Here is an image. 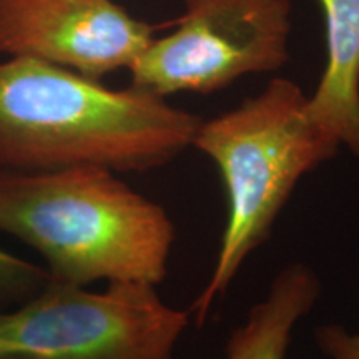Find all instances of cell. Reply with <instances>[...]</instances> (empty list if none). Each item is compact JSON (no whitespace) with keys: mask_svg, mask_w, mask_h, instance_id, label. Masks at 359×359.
Here are the masks:
<instances>
[{"mask_svg":"<svg viewBox=\"0 0 359 359\" xmlns=\"http://www.w3.org/2000/svg\"><path fill=\"white\" fill-rule=\"evenodd\" d=\"M200 123L135 87L114 90L34 58L0 62V173L147 172L190 147Z\"/></svg>","mask_w":359,"mask_h":359,"instance_id":"cell-1","label":"cell"},{"mask_svg":"<svg viewBox=\"0 0 359 359\" xmlns=\"http://www.w3.org/2000/svg\"><path fill=\"white\" fill-rule=\"evenodd\" d=\"M0 233L47 263L48 280L158 285L175 228L167 212L102 167L0 173Z\"/></svg>","mask_w":359,"mask_h":359,"instance_id":"cell-2","label":"cell"},{"mask_svg":"<svg viewBox=\"0 0 359 359\" xmlns=\"http://www.w3.org/2000/svg\"><path fill=\"white\" fill-rule=\"evenodd\" d=\"M308 97L294 82L275 79L262 93L226 114L201 122L191 145L208 155L226 191V226L213 273L191 311L203 325L304 173L338 154L314 127Z\"/></svg>","mask_w":359,"mask_h":359,"instance_id":"cell-3","label":"cell"},{"mask_svg":"<svg viewBox=\"0 0 359 359\" xmlns=\"http://www.w3.org/2000/svg\"><path fill=\"white\" fill-rule=\"evenodd\" d=\"M188 313L155 285L109 283L103 291L48 280L0 311V359H173Z\"/></svg>","mask_w":359,"mask_h":359,"instance_id":"cell-4","label":"cell"},{"mask_svg":"<svg viewBox=\"0 0 359 359\" xmlns=\"http://www.w3.org/2000/svg\"><path fill=\"white\" fill-rule=\"evenodd\" d=\"M170 35L154 39L130 67L132 87L165 98L212 93L246 74L288 60L290 0H183Z\"/></svg>","mask_w":359,"mask_h":359,"instance_id":"cell-5","label":"cell"},{"mask_svg":"<svg viewBox=\"0 0 359 359\" xmlns=\"http://www.w3.org/2000/svg\"><path fill=\"white\" fill-rule=\"evenodd\" d=\"M156 29L114 0H0V53L92 80L130 69Z\"/></svg>","mask_w":359,"mask_h":359,"instance_id":"cell-6","label":"cell"},{"mask_svg":"<svg viewBox=\"0 0 359 359\" xmlns=\"http://www.w3.org/2000/svg\"><path fill=\"white\" fill-rule=\"evenodd\" d=\"M327 62L306 110L314 127L359 158V0H318Z\"/></svg>","mask_w":359,"mask_h":359,"instance_id":"cell-7","label":"cell"},{"mask_svg":"<svg viewBox=\"0 0 359 359\" xmlns=\"http://www.w3.org/2000/svg\"><path fill=\"white\" fill-rule=\"evenodd\" d=\"M320 290L316 275L303 264L283 269L263 302L231 334L226 359H285L296 323L311 311Z\"/></svg>","mask_w":359,"mask_h":359,"instance_id":"cell-8","label":"cell"},{"mask_svg":"<svg viewBox=\"0 0 359 359\" xmlns=\"http://www.w3.org/2000/svg\"><path fill=\"white\" fill-rule=\"evenodd\" d=\"M47 281V269L0 248V306L25 302Z\"/></svg>","mask_w":359,"mask_h":359,"instance_id":"cell-9","label":"cell"},{"mask_svg":"<svg viewBox=\"0 0 359 359\" xmlns=\"http://www.w3.org/2000/svg\"><path fill=\"white\" fill-rule=\"evenodd\" d=\"M318 344L330 359H359V333L351 334L341 326L321 327Z\"/></svg>","mask_w":359,"mask_h":359,"instance_id":"cell-10","label":"cell"}]
</instances>
